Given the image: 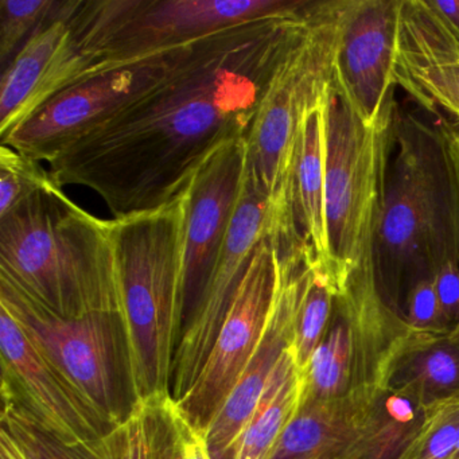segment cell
<instances>
[{"label": "cell", "mask_w": 459, "mask_h": 459, "mask_svg": "<svg viewBox=\"0 0 459 459\" xmlns=\"http://www.w3.org/2000/svg\"><path fill=\"white\" fill-rule=\"evenodd\" d=\"M4 384L23 405L69 445L103 459H119V427L112 426L0 307Z\"/></svg>", "instance_id": "obj_12"}, {"label": "cell", "mask_w": 459, "mask_h": 459, "mask_svg": "<svg viewBox=\"0 0 459 459\" xmlns=\"http://www.w3.org/2000/svg\"><path fill=\"white\" fill-rule=\"evenodd\" d=\"M384 388L429 408L459 397V341L412 330L392 359Z\"/></svg>", "instance_id": "obj_21"}, {"label": "cell", "mask_w": 459, "mask_h": 459, "mask_svg": "<svg viewBox=\"0 0 459 459\" xmlns=\"http://www.w3.org/2000/svg\"><path fill=\"white\" fill-rule=\"evenodd\" d=\"M325 95L300 122L287 193L300 240L333 273L325 187Z\"/></svg>", "instance_id": "obj_18"}, {"label": "cell", "mask_w": 459, "mask_h": 459, "mask_svg": "<svg viewBox=\"0 0 459 459\" xmlns=\"http://www.w3.org/2000/svg\"><path fill=\"white\" fill-rule=\"evenodd\" d=\"M426 413V408L410 396L378 389L342 459H396L423 423Z\"/></svg>", "instance_id": "obj_23"}, {"label": "cell", "mask_w": 459, "mask_h": 459, "mask_svg": "<svg viewBox=\"0 0 459 459\" xmlns=\"http://www.w3.org/2000/svg\"><path fill=\"white\" fill-rule=\"evenodd\" d=\"M146 403L154 459H212L206 431L190 421L171 394Z\"/></svg>", "instance_id": "obj_25"}, {"label": "cell", "mask_w": 459, "mask_h": 459, "mask_svg": "<svg viewBox=\"0 0 459 459\" xmlns=\"http://www.w3.org/2000/svg\"><path fill=\"white\" fill-rule=\"evenodd\" d=\"M275 217L273 201L244 178L240 201L213 275L177 346L170 386L174 400L181 399L197 378L235 299L255 246L265 236L275 238Z\"/></svg>", "instance_id": "obj_13"}, {"label": "cell", "mask_w": 459, "mask_h": 459, "mask_svg": "<svg viewBox=\"0 0 459 459\" xmlns=\"http://www.w3.org/2000/svg\"><path fill=\"white\" fill-rule=\"evenodd\" d=\"M375 394L334 400L303 397L268 459H342L364 423Z\"/></svg>", "instance_id": "obj_20"}, {"label": "cell", "mask_w": 459, "mask_h": 459, "mask_svg": "<svg viewBox=\"0 0 459 459\" xmlns=\"http://www.w3.org/2000/svg\"><path fill=\"white\" fill-rule=\"evenodd\" d=\"M246 169V141L228 142L201 163L186 187L182 332L213 275L240 201Z\"/></svg>", "instance_id": "obj_15"}, {"label": "cell", "mask_w": 459, "mask_h": 459, "mask_svg": "<svg viewBox=\"0 0 459 459\" xmlns=\"http://www.w3.org/2000/svg\"><path fill=\"white\" fill-rule=\"evenodd\" d=\"M411 332L384 300L375 265L351 271L335 290L326 332L302 370L303 397L334 400L384 388L392 359Z\"/></svg>", "instance_id": "obj_8"}, {"label": "cell", "mask_w": 459, "mask_h": 459, "mask_svg": "<svg viewBox=\"0 0 459 459\" xmlns=\"http://www.w3.org/2000/svg\"><path fill=\"white\" fill-rule=\"evenodd\" d=\"M308 0H74L84 77L222 29L303 9Z\"/></svg>", "instance_id": "obj_5"}, {"label": "cell", "mask_w": 459, "mask_h": 459, "mask_svg": "<svg viewBox=\"0 0 459 459\" xmlns=\"http://www.w3.org/2000/svg\"><path fill=\"white\" fill-rule=\"evenodd\" d=\"M394 112L377 125H365L338 82L337 72L325 95L327 236L337 284L356 268L373 264Z\"/></svg>", "instance_id": "obj_7"}, {"label": "cell", "mask_w": 459, "mask_h": 459, "mask_svg": "<svg viewBox=\"0 0 459 459\" xmlns=\"http://www.w3.org/2000/svg\"><path fill=\"white\" fill-rule=\"evenodd\" d=\"M305 391L302 370L289 349L267 392L241 432L232 459H268L297 413Z\"/></svg>", "instance_id": "obj_22"}, {"label": "cell", "mask_w": 459, "mask_h": 459, "mask_svg": "<svg viewBox=\"0 0 459 459\" xmlns=\"http://www.w3.org/2000/svg\"><path fill=\"white\" fill-rule=\"evenodd\" d=\"M74 0H66L64 14L39 30L13 63L0 82V141L33 117L47 101V90L63 48L71 41Z\"/></svg>", "instance_id": "obj_19"}, {"label": "cell", "mask_w": 459, "mask_h": 459, "mask_svg": "<svg viewBox=\"0 0 459 459\" xmlns=\"http://www.w3.org/2000/svg\"><path fill=\"white\" fill-rule=\"evenodd\" d=\"M0 279L63 318L120 314L112 220L50 178L0 216Z\"/></svg>", "instance_id": "obj_3"}, {"label": "cell", "mask_w": 459, "mask_h": 459, "mask_svg": "<svg viewBox=\"0 0 459 459\" xmlns=\"http://www.w3.org/2000/svg\"><path fill=\"white\" fill-rule=\"evenodd\" d=\"M66 0H0L2 72L45 26L65 12Z\"/></svg>", "instance_id": "obj_27"}, {"label": "cell", "mask_w": 459, "mask_h": 459, "mask_svg": "<svg viewBox=\"0 0 459 459\" xmlns=\"http://www.w3.org/2000/svg\"><path fill=\"white\" fill-rule=\"evenodd\" d=\"M402 0H351L341 31L337 80L367 126L396 108L394 60Z\"/></svg>", "instance_id": "obj_16"}, {"label": "cell", "mask_w": 459, "mask_h": 459, "mask_svg": "<svg viewBox=\"0 0 459 459\" xmlns=\"http://www.w3.org/2000/svg\"><path fill=\"white\" fill-rule=\"evenodd\" d=\"M394 82L434 117L459 123V42L426 0H402Z\"/></svg>", "instance_id": "obj_17"}, {"label": "cell", "mask_w": 459, "mask_h": 459, "mask_svg": "<svg viewBox=\"0 0 459 459\" xmlns=\"http://www.w3.org/2000/svg\"><path fill=\"white\" fill-rule=\"evenodd\" d=\"M0 307L114 427L135 404L122 318L93 313L63 318L0 279Z\"/></svg>", "instance_id": "obj_9"}, {"label": "cell", "mask_w": 459, "mask_h": 459, "mask_svg": "<svg viewBox=\"0 0 459 459\" xmlns=\"http://www.w3.org/2000/svg\"><path fill=\"white\" fill-rule=\"evenodd\" d=\"M451 334H453V335H454V337H455V338H456V340H458V341H459V326H458V327H456V329H455V330H454V332H451Z\"/></svg>", "instance_id": "obj_36"}, {"label": "cell", "mask_w": 459, "mask_h": 459, "mask_svg": "<svg viewBox=\"0 0 459 459\" xmlns=\"http://www.w3.org/2000/svg\"><path fill=\"white\" fill-rule=\"evenodd\" d=\"M195 41L158 50L80 80L53 96L2 139V146L39 162H52L72 142L168 79L189 56Z\"/></svg>", "instance_id": "obj_10"}, {"label": "cell", "mask_w": 459, "mask_h": 459, "mask_svg": "<svg viewBox=\"0 0 459 459\" xmlns=\"http://www.w3.org/2000/svg\"><path fill=\"white\" fill-rule=\"evenodd\" d=\"M2 429L26 459H103L69 445L44 426L21 400L2 385Z\"/></svg>", "instance_id": "obj_26"}, {"label": "cell", "mask_w": 459, "mask_h": 459, "mask_svg": "<svg viewBox=\"0 0 459 459\" xmlns=\"http://www.w3.org/2000/svg\"><path fill=\"white\" fill-rule=\"evenodd\" d=\"M426 2L429 9L445 23L454 39L459 42V0H454V2L426 0Z\"/></svg>", "instance_id": "obj_33"}, {"label": "cell", "mask_w": 459, "mask_h": 459, "mask_svg": "<svg viewBox=\"0 0 459 459\" xmlns=\"http://www.w3.org/2000/svg\"><path fill=\"white\" fill-rule=\"evenodd\" d=\"M49 170L7 146L0 147V216L50 181Z\"/></svg>", "instance_id": "obj_29"}, {"label": "cell", "mask_w": 459, "mask_h": 459, "mask_svg": "<svg viewBox=\"0 0 459 459\" xmlns=\"http://www.w3.org/2000/svg\"><path fill=\"white\" fill-rule=\"evenodd\" d=\"M337 281L321 263L316 262L311 252L308 256L305 286L300 297L297 316V329L292 351L300 370L307 367L316 346L321 342L334 300Z\"/></svg>", "instance_id": "obj_24"}, {"label": "cell", "mask_w": 459, "mask_h": 459, "mask_svg": "<svg viewBox=\"0 0 459 459\" xmlns=\"http://www.w3.org/2000/svg\"><path fill=\"white\" fill-rule=\"evenodd\" d=\"M456 123V126H458V128H459V123L458 122H455Z\"/></svg>", "instance_id": "obj_37"}, {"label": "cell", "mask_w": 459, "mask_h": 459, "mask_svg": "<svg viewBox=\"0 0 459 459\" xmlns=\"http://www.w3.org/2000/svg\"><path fill=\"white\" fill-rule=\"evenodd\" d=\"M0 459H26L18 446L4 431H0Z\"/></svg>", "instance_id": "obj_34"}, {"label": "cell", "mask_w": 459, "mask_h": 459, "mask_svg": "<svg viewBox=\"0 0 459 459\" xmlns=\"http://www.w3.org/2000/svg\"><path fill=\"white\" fill-rule=\"evenodd\" d=\"M446 326L451 332L459 326V264L447 263L434 275Z\"/></svg>", "instance_id": "obj_32"}, {"label": "cell", "mask_w": 459, "mask_h": 459, "mask_svg": "<svg viewBox=\"0 0 459 459\" xmlns=\"http://www.w3.org/2000/svg\"><path fill=\"white\" fill-rule=\"evenodd\" d=\"M276 281L278 244L265 236L252 251L235 299L197 378L176 400L198 429L206 431L259 346L273 310Z\"/></svg>", "instance_id": "obj_11"}, {"label": "cell", "mask_w": 459, "mask_h": 459, "mask_svg": "<svg viewBox=\"0 0 459 459\" xmlns=\"http://www.w3.org/2000/svg\"><path fill=\"white\" fill-rule=\"evenodd\" d=\"M447 263L459 264V128L397 104L373 241L378 290L402 316L410 290Z\"/></svg>", "instance_id": "obj_2"}, {"label": "cell", "mask_w": 459, "mask_h": 459, "mask_svg": "<svg viewBox=\"0 0 459 459\" xmlns=\"http://www.w3.org/2000/svg\"><path fill=\"white\" fill-rule=\"evenodd\" d=\"M459 443V397L427 410L426 418L396 459H447Z\"/></svg>", "instance_id": "obj_28"}, {"label": "cell", "mask_w": 459, "mask_h": 459, "mask_svg": "<svg viewBox=\"0 0 459 459\" xmlns=\"http://www.w3.org/2000/svg\"><path fill=\"white\" fill-rule=\"evenodd\" d=\"M447 459H459V443L455 446V448H454L453 453L448 455Z\"/></svg>", "instance_id": "obj_35"}, {"label": "cell", "mask_w": 459, "mask_h": 459, "mask_svg": "<svg viewBox=\"0 0 459 459\" xmlns=\"http://www.w3.org/2000/svg\"><path fill=\"white\" fill-rule=\"evenodd\" d=\"M351 4L319 0L305 30L276 66L246 139V178L290 211L287 189L298 130L335 79L341 31Z\"/></svg>", "instance_id": "obj_6"}, {"label": "cell", "mask_w": 459, "mask_h": 459, "mask_svg": "<svg viewBox=\"0 0 459 459\" xmlns=\"http://www.w3.org/2000/svg\"><path fill=\"white\" fill-rule=\"evenodd\" d=\"M119 459H154L146 402H135L119 426Z\"/></svg>", "instance_id": "obj_31"}, {"label": "cell", "mask_w": 459, "mask_h": 459, "mask_svg": "<svg viewBox=\"0 0 459 459\" xmlns=\"http://www.w3.org/2000/svg\"><path fill=\"white\" fill-rule=\"evenodd\" d=\"M318 2L198 39L168 79L65 147L49 163L53 181L98 193L115 219L176 200L212 152L246 141Z\"/></svg>", "instance_id": "obj_1"}, {"label": "cell", "mask_w": 459, "mask_h": 459, "mask_svg": "<svg viewBox=\"0 0 459 459\" xmlns=\"http://www.w3.org/2000/svg\"><path fill=\"white\" fill-rule=\"evenodd\" d=\"M186 190L160 208L112 220L135 402L169 396L182 332Z\"/></svg>", "instance_id": "obj_4"}, {"label": "cell", "mask_w": 459, "mask_h": 459, "mask_svg": "<svg viewBox=\"0 0 459 459\" xmlns=\"http://www.w3.org/2000/svg\"><path fill=\"white\" fill-rule=\"evenodd\" d=\"M310 254L300 240L278 244V281L273 310L254 356L206 429L212 459H232L241 432L262 402L284 354L294 346Z\"/></svg>", "instance_id": "obj_14"}, {"label": "cell", "mask_w": 459, "mask_h": 459, "mask_svg": "<svg viewBox=\"0 0 459 459\" xmlns=\"http://www.w3.org/2000/svg\"><path fill=\"white\" fill-rule=\"evenodd\" d=\"M405 324L415 332L448 334L434 278L421 279L408 292L402 311Z\"/></svg>", "instance_id": "obj_30"}]
</instances>
